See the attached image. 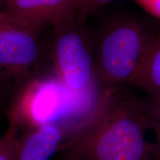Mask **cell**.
Listing matches in <instances>:
<instances>
[{
    "label": "cell",
    "mask_w": 160,
    "mask_h": 160,
    "mask_svg": "<svg viewBox=\"0 0 160 160\" xmlns=\"http://www.w3.org/2000/svg\"><path fill=\"white\" fill-rule=\"evenodd\" d=\"M79 21L83 22L91 13L114 0H79Z\"/></svg>",
    "instance_id": "cell-10"
},
{
    "label": "cell",
    "mask_w": 160,
    "mask_h": 160,
    "mask_svg": "<svg viewBox=\"0 0 160 160\" xmlns=\"http://www.w3.org/2000/svg\"><path fill=\"white\" fill-rule=\"evenodd\" d=\"M151 35L142 23L131 18L106 25L94 50L97 81L108 89L133 83Z\"/></svg>",
    "instance_id": "cell-2"
},
{
    "label": "cell",
    "mask_w": 160,
    "mask_h": 160,
    "mask_svg": "<svg viewBox=\"0 0 160 160\" xmlns=\"http://www.w3.org/2000/svg\"><path fill=\"white\" fill-rule=\"evenodd\" d=\"M133 85L148 92L160 91V31L153 34Z\"/></svg>",
    "instance_id": "cell-7"
},
{
    "label": "cell",
    "mask_w": 160,
    "mask_h": 160,
    "mask_svg": "<svg viewBox=\"0 0 160 160\" xmlns=\"http://www.w3.org/2000/svg\"><path fill=\"white\" fill-rule=\"evenodd\" d=\"M18 24L6 11H0V31L10 25Z\"/></svg>",
    "instance_id": "cell-12"
},
{
    "label": "cell",
    "mask_w": 160,
    "mask_h": 160,
    "mask_svg": "<svg viewBox=\"0 0 160 160\" xmlns=\"http://www.w3.org/2000/svg\"><path fill=\"white\" fill-rule=\"evenodd\" d=\"M5 86H4L0 82V101L2 100V96H3V92H4V90H5Z\"/></svg>",
    "instance_id": "cell-13"
},
{
    "label": "cell",
    "mask_w": 160,
    "mask_h": 160,
    "mask_svg": "<svg viewBox=\"0 0 160 160\" xmlns=\"http://www.w3.org/2000/svg\"><path fill=\"white\" fill-rule=\"evenodd\" d=\"M6 1H7V0H0V3H5V4Z\"/></svg>",
    "instance_id": "cell-14"
},
{
    "label": "cell",
    "mask_w": 160,
    "mask_h": 160,
    "mask_svg": "<svg viewBox=\"0 0 160 160\" xmlns=\"http://www.w3.org/2000/svg\"><path fill=\"white\" fill-rule=\"evenodd\" d=\"M150 14L160 19V0H135Z\"/></svg>",
    "instance_id": "cell-11"
},
{
    "label": "cell",
    "mask_w": 160,
    "mask_h": 160,
    "mask_svg": "<svg viewBox=\"0 0 160 160\" xmlns=\"http://www.w3.org/2000/svg\"><path fill=\"white\" fill-rule=\"evenodd\" d=\"M65 131L59 124L45 122L18 137L14 160H51L63 144Z\"/></svg>",
    "instance_id": "cell-6"
},
{
    "label": "cell",
    "mask_w": 160,
    "mask_h": 160,
    "mask_svg": "<svg viewBox=\"0 0 160 160\" xmlns=\"http://www.w3.org/2000/svg\"><path fill=\"white\" fill-rule=\"evenodd\" d=\"M107 89L61 148L77 160H150L145 107Z\"/></svg>",
    "instance_id": "cell-1"
},
{
    "label": "cell",
    "mask_w": 160,
    "mask_h": 160,
    "mask_svg": "<svg viewBox=\"0 0 160 160\" xmlns=\"http://www.w3.org/2000/svg\"><path fill=\"white\" fill-rule=\"evenodd\" d=\"M18 135V125L11 119L9 128L0 138V160H14L15 146Z\"/></svg>",
    "instance_id": "cell-9"
},
{
    "label": "cell",
    "mask_w": 160,
    "mask_h": 160,
    "mask_svg": "<svg viewBox=\"0 0 160 160\" xmlns=\"http://www.w3.org/2000/svg\"><path fill=\"white\" fill-rule=\"evenodd\" d=\"M5 5L16 22L38 31L79 21V0H7Z\"/></svg>",
    "instance_id": "cell-5"
},
{
    "label": "cell",
    "mask_w": 160,
    "mask_h": 160,
    "mask_svg": "<svg viewBox=\"0 0 160 160\" xmlns=\"http://www.w3.org/2000/svg\"><path fill=\"white\" fill-rule=\"evenodd\" d=\"M70 160H77V159H70Z\"/></svg>",
    "instance_id": "cell-15"
},
{
    "label": "cell",
    "mask_w": 160,
    "mask_h": 160,
    "mask_svg": "<svg viewBox=\"0 0 160 160\" xmlns=\"http://www.w3.org/2000/svg\"><path fill=\"white\" fill-rule=\"evenodd\" d=\"M151 99L145 107L149 128L155 133L156 142L151 145L152 156L160 160V91L150 93Z\"/></svg>",
    "instance_id": "cell-8"
},
{
    "label": "cell",
    "mask_w": 160,
    "mask_h": 160,
    "mask_svg": "<svg viewBox=\"0 0 160 160\" xmlns=\"http://www.w3.org/2000/svg\"><path fill=\"white\" fill-rule=\"evenodd\" d=\"M53 31L52 59L62 83L73 93L89 91L97 79L94 50L84 22L77 21Z\"/></svg>",
    "instance_id": "cell-3"
},
{
    "label": "cell",
    "mask_w": 160,
    "mask_h": 160,
    "mask_svg": "<svg viewBox=\"0 0 160 160\" xmlns=\"http://www.w3.org/2000/svg\"><path fill=\"white\" fill-rule=\"evenodd\" d=\"M39 31L19 24L0 31V82L17 84L34 71L41 59Z\"/></svg>",
    "instance_id": "cell-4"
}]
</instances>
